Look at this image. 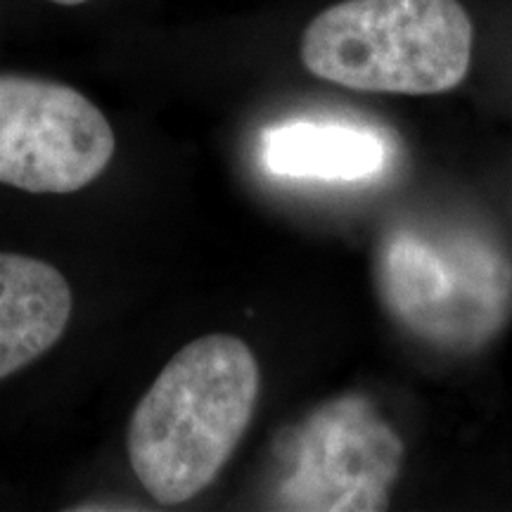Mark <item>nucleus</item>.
<instances>
[{
  "label": "nucleus",
  "mask_w": 512,
  "mask_h": 512,
  "mask_svg": "<svg viewBox=\"0 0 512 512\" xmlns=\"http://www.w3.org/2000/svg\"><path fill=\"white\" fill-rule=\"evenodd\" d=\"M261 373L233 335H204L166 363L128 420L133 472L157 503L200 496L252 422Z\"/></svg>",
  "instance_id": "f257e3e1"
},
{
  "label": "nucleus",
  "mask_w": 512,
  "mask_h": 512,
  "mask_svg": "<svg viewBox=\"0 0 512 512\" xmlns=\"http://www.w3.org/2000/svg\"><path fill=\"white\" fill-rule=\"evenodd\" d=\"M377 297L422 344L451 354L486 347L510 318L512 268L472 223H394L377 240Z\"/></svg>",
  "instance_id": "f03ea898"
},
{
  "label": "nucleus",
  "mask_w": 512,
  "mask_h": 512,
  "mask_svg": "<svg viewBox=\"0 0 512 512\" xmlns=\"http://www.w3.org/2000/svg\"><path fill=\"white\" fill-rule=\"evenodd\" d=\"M475 29L458 0H344L302 36L318 79L363 93L437 95L465 81Z\"/></svg>",
  "instance_id": "7ed1b4c3"
},
{
  "label": "nucleus",
  "mask_w": 512,
  "mask_h": 512,
  "mask_svg": "<svg viewBox=\"0 0 512 512\" xmlns=\"http://www.w3.org/2000/svg\"><path fill=\"white\" fill-rule=\"evenodd\" d=\"M114 155V131L86 95L57 81L0 76V183L69 195L91 185Z\"/></svg>",
  "instance_id": "20e7f679"
},
{
  "label": "nucleus",
  "mask_w": 512,
  "mask_h": 512,
  "mask_svg": "<svg viewBox=\"0 0 512 512\" xmlns=\"http://www.w3.org/2000/svg\"><path fill=\"white\" fill-rule=\"evenodd\" d=\"M401 458V439L375 408L361 396H339L292 434L278 508L387 510Z\"/></svg>",
  "instance_id": "39448f33"
},
{
  "label": "nucleus",
  "mask_w": 512,
  "mask_h": 512,
  "mask_svg": "<svg viewBox=\"0 0 512 512\" xmlns=\"http://www.w3.org/2000/svg\"><path fill=\"white\" fill-rule=\"evenodd\" d=\"M261 162L273 176L318 183H361L389 162V145L373 128L332 119H292L266 128Z\"/></svg>",
  "instance_id": "423d86ee"
},
{
  "label": "nucleus",
  "mask_w": 512,
  "mask_h": 512,
  "mask_svg": "<svg viewBox=\"0 0 512 512\" xmlns=\"http://www.w3.org/2000/svg\"><path fill=\"white\" fill-rule=\"evenodd\" d=\"M72 309V287L57 268L0 252V380L53 349Z\"/></svg>",
  "instance_id": "0eeeda50"
},
{
  "label": "nucleus",
  "mask_w": 512,
  "mask_h": 512,
  "mask_svg": "<svg viewBox=\"0 0 512 512\" xmlns=\"http://www.w3.org/2000/svg\"><path fill=\"white\" fill-rule=\"evenodd\" d=\"M53 3H60V5H81V3H86V0H53Z\"/></svg>",
  "instance_id": "6e6552de"
}]
</instances>
